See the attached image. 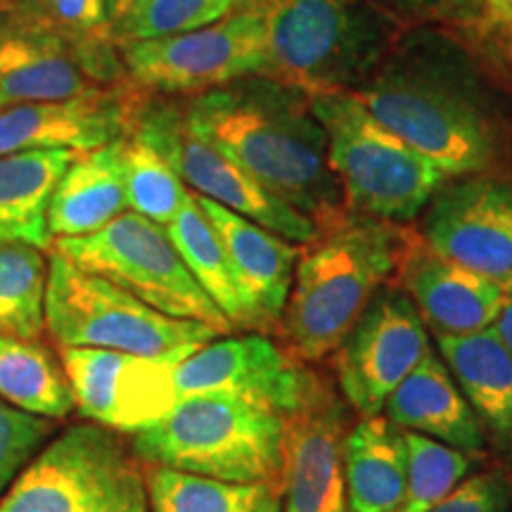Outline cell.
Instances as JSON below:
<instances>
[{"mask_svg": "<svg viewBox=\"0 0 512 512\" xmlns=\"http://www.w3.org/2000/svg\"><path fill=\"white\" fill-rule=\"evenodd\" d=\"M178 105L202 138L278 200L309 216L320 233L349 214L311 95L266 76H249Z\"/></svg>", "mask_w": 512, "mask_h": 512, "instance_id": "cell-1", "label": "cell"}, {"mask_svg": "<svg viewBox=\"0 0 512 512\" xmlns=\"http://www.w3.org/2000/svg\"><path fill=\"white\" fill-rule=\"evenodd\" d=\"M105 3H107V22H110V31H114L133 10L138 8L140 0H105Z\"/></svg>", "mask_w": 512, "mask_h": 512, "instance_id": "cell-37", "label": "cell"}, {"mask_svg": "<svg viewBox=\"0 0 512 512\" xmlns=\"http://www.w3.org/2000/svg\"><path fill=\"white\" fill-rule=\"evenodd\" d=\"M411 240L394 223L349 214L299 252L280 332L299 361H320L354 330L380 287L399 273Z\"/></svg>", "mask_w": 512, "mask_h": 512, "instance_id": "cell-3", "label": "cell"}, {"mask_svg": "<svg viewBox=\"0 0 512 512\" xmlns=\"http://www.w3.org/2000/svg\"><path fill=\"white\" fill-rule=\"evenodd\" d=\"M140 88L131 81L67 100L0 110V157L29 150L88 152L124 138Z\"/></svg>", "mask_w": 512, "mask_h": 512, "instance_id": "cell-18", "label": "cell"}, {"mask_svg": "<svg viewBox=\"0 0 512 512\" xmlns=\"http://www.w3.org/2000/svg\"><path fill=\"white\" fill-rule=\"evenodd\" d=\"M74 150H29L0 157V245L53 249L48 207Z\"/></svg>", "mask_w": 512, "mask_h": 512, "instance_id": "cell-24", "label": "cell"}, {"mask_svg": "<svg viewBox=\"0 0 512 512\" xmlns=\"http://www.w3.org/2000/svg\"><path fill=\"white\" fill-rule=\"evenodd\" d=\"M344 477L351 512H394L408 489L406 432L382 415L363 418L347 434Z\"/></svg>", "mask_w": 512, "mask_h": 512, "instance_id": "cell-25", "label": "cell"}, {"mask_svg": "<svg viewBox=\"0 0 512 512\" xmlns=\"http://www.w3.org/2000/svg\"><path fill=\"white\" fill-rule=\"evenodd\" d=\"M387 418L403 432L439 441L465 456L486 448V432L477 413L460 392L451 370L430 349L422 363L387 399Z\"/></svg>", "mask_w": 512, "mask_h": 512, "instance_id": "cell-21", "label": "cell"}, {"mask_svg": "<svg viewBox=\"0 0 512 512\" xmlns=\"http://www.w3.org/2000/svg\"><path fill=\"white\" fill-rule=\"evenodd\" d=\"M117 48L128 81L162 98H195L266 69L264 29L247 3L209 27L117 41Z\"/></svg>", "mask_w": 512, "mask_h": 512, "instance_id": "cell-11", "label": "cell"}, {"mask_svg": "<svg viewBox=\"0 0 512 512\" xmlns=\"http://www.w3.org/2000/svg\"><path fill=\"white\" fill-rule=\"evenodd\" d=\"M195 200L226 245L247 309L249 328H280L287 299H290L299 247L207 197L195 195Z\"/></svg>", "mask_w": 512, "mask_h": 512, "instance_id": "cell-19", "label": "cell"}, {"mask_svg": "<svg viewBox=\"0 0 512 512\" xmlns=\"http://www.w3.org/2000/svg\"><path fill=\"white\" fill-rule=\"evenodd\" d=\"M48 259L31 245H0V335L41 339L46 332Z\"/></svg>", "mask_w": 512, "mask_h": 512, "instance_id": "cell-30", "label": "cell"}, {"mask_svg": "<svg viewBox=\"0 0 512 512\" xmlns=\"http://www.w3.org/2000/svg\"><path fill=\"white\" fill-rule=\"evenodd\" d=\"M166 230H169V238L174 240L192 278L202 285L211 302L219 306L223 316L230 320V325L235 330L249 328L247 309L242 302L233 266H230L226 245H223L219 230L204 214L192 192L181 214L166 226Z\"/></svg>", "mask_w": 512, "mask_h": 512, "instance_id": "cell-27", "label": "cell"}, {"mask_svg": "<svg viewBox=\"0 0 512 512\" xmlns=\"http://www.w3.org/2000/svg\"><path fill=\"white\" fill-rule=\"evenodd\" d=\"M0 396L41 418H64L76 408L62 361L41 339L0 335Z\"/></svg>", "mask_w": 512, "mask_h": 512, "instance_id": "cell-26", "label": "cell"}, {"mask_svg": "<svg viewBox=\"0 0 512 512\" xmlns=\"http://www.w3.org/2000/svg\"><path fill=\"white\" fill-rule=\"evenodd\" d=\"M10 3L67 36L112 34L105 0H10Z\"/></svg>", "mask_w": 512, "mask_h": 512, "instance_id": "cell-34", "label": "cell"}, {"mask_svg": "<svg viewBox=\"0 0 512 512\" xmlns=\"http://www.w3.org/2000/svg\"><path fill=\"white\" fill-rule=\"evenodd\" d=\"M128 83L112 34L67 36L0 0V110Z\"/></svg>", "mask_w": 512, "mask_h": 512, "instance_id": "cell-10", "label": "cell"}, {"mask_svg": "<svg viewBox=\"0 0 512 512\" xmlns=\"http://www.w3.org/2000/svg\"><path fill=\"white\" fill-rule=\"evenodd\" d=\"M128 128H138L155 140L195 195L259 223L294 245H311L320 238V230L309 216L278 200L238 162L202 138L185 121L178 100L140 91Z\"/></svg>", "mask_w": 512, "mask_h": 512, "instance_id": "cell-12", "label": "cell"}, {"mask_svg": "<svg viewBox=\"0 0 512 512\" xmlns=\"http://www.w3.org/2000/svg\"><path fill=\"white\" fill-rule=\"evenodd\" d=\"M467 29L479 53L512 81V0H472Z\"/></svg>", "mask_w": 512, "mask_h": 512, "instance_id": "cell-35", "label": "cell"}, {"mask_svg": "<svg viewBox=\"0 0 512 512\" xmlns=\"http://www.w3.org/2000/svg\"><path fill=\"white\" fill-rule=\"evenodd\" d=\"M131 437V451L152 467L264 482L283 494L285 415L259 403L226 394L188 396Z\"/></svg>", "mask_w": 512, "mask_h": 512, "instance_id": "cell-5", "label": "cell"}, {"mask_svg": "<svg viewBox=\"0 0 512 512\" xmlns=\"http://www.w3.org/2000/svg\"><path fill=\"white\" fill-rule=\"evenodd\" d=\"M444 363L477 413L484 432L512 453V354L496 328L437 337Z\"/></svg>", "mask_w": 512, "mask_h": 512, "instance_id": "cell-23", "label": "cell"}, {"mask_svg": "<svg viewBox=\"0 0 512 512\" xmlns=\"http://www.w3.org/2000/svg\"><path fill=\"white\" fill-rule=\"evenodd\" d=\"M351 93L448 178L482 174L505 150L501 119L475 74L437 38L408 41Z\"/></svg>", "mask_w": 512, "mask_h": 512, "instance_id": "cell-2", "label": "cell"}, {"mask_svg": "<svg viewBox=\"0 0 512 512\" xmlns=\"http://www.w3.org/2000/svg\"><path fill=\"white\" fill-rule=\"evenodd\" d=\"M328 136V162L351 214L389 223L411 221L448 176L406 140L382 126L351 91L311 95Z\"/></svg>", "mask_w": 512, "mask_h": 512, "instance_id": "cell-6", "label": "cell"}, {"mask_svg": "<svg viewBox=\"0 0 512 512\" xmlns=\"http://www.w3.org/2000/svg\"><path fill=\"white\" fill-rule=\"evenodd\" d=\"M0 512H150L147 477L117 432L83 422L19 472Z\"/></svg>", "mask_w": 512, "mask_h": 512, "instance_id": "cell-8", "label": "cell"}, {"mask_svg": "<svg viewBox=\"0 0 512 512\" xmlns=\"http://www.w3.org/2000/svg\"><path fill=\"white\" fill-rule=\"evenodd\" d=\"M46 330L60 347L112 349L143 358L190 356L221 337L197 320L155 311L53 249L48 256Z\"/></svg>", "mask_w": 512, "mask_h": 512, "instance_id": "cell-7", "label": "cell"}, {"mask_svg": "<svg viewBox=\"0 0 512 512\" xmlns=\"http://www.w3.org/2000/svg\"><path fill=\"white\" fill-rule=\"evenodd\" d=\"M494 328L498 330V335H501L505 347H508L512 354V294L505 299V306H503L501 316H498V320L494 323Z\"/></svg>", "mask_w": 512, "mask_h": 512, "instance_id": "cell-38", "label": "cell"}, {"mask_svg": "<svg viewBox=\"0 0 512 512\" xmlns=\"http://www.w3.org/2000/svg\"><path fill=\"white\" fill-rule=\"evenodd\" d=\"M347 434L342 403L320 382L297 411L285 415V512H347Z\"/></svg>", "mask_w": 512, "mask_h": 512, "instance_id": "cell-17", "label": "cell"}, {"mask_svg": "<svg viewBox=\"0 0 512 512\" xmlns=\"http://www.w3.org/2000/svg\"><path fill=\"white\" fill-rule=\"evenodd\" d=\"M150 512H278L280 489L264 482H226L174 467L147 475Z\"/></svg>", "mask_w": 512, "mask_h": 512, "instance_id": "cell-28", "label": "cell"}, {"mask_svg": "<svg viewBox=\"0 0 512 512\" xmlns=\"http://www.w3.org/2000/svg\"><path fill=\"white\" fill-rule=\"evenodd\" d=\"M408 489L394 512H427L463 482L470 460L456 448L406 432Z\"/></svg>", "mask_w": 512, "mask_h": 512, "instance_id": "cell-31", "label": "cell"}, {"mask_svg": "<svg viewBox=\"0 0 512 512\" xmlns=\"http://www.w3.org/2000/svg\"><path fill=\"white\" fill-rule=\"evenodd\" d=\"M392 3L399 5V8H403V10L415 12V10H427V8H432V5L437 3V0H392Z\"/></svg>", "mask_w": 512, "mask_h": 512, "instance_id": "cell-39", "label": "cell"}, {"mask_svg": "<svg viewBox=\"0 0 512 512\" xmlns=\"http://www.w3.org/2000/svg\"><path fill=\"white\" fill-rule=\"evenodd\" d=\"M425 247L512 294V183L470 176L441 188L425 219Z\"/></svg>", "mask_w": 512, "mask_h": 512, "instance_id": "cell-15", "label": "cell"}, {"mask_svg": "<svg viewBox=\"0 0 512 512\" xmlns=\"http://www.w3.org/2000/svg\"><path fill=\"white\" fill-rule=\"evenodd\" d=\"M297 361L290 351L256 332L216 337L174 368V401L197 394H226L287 415L297 411L318 384Z\"/></svg>", "mask_w": 512, "mask_h": 512, "instance_id": "cell-14", "label": "cell"}, {"mask_svg": "<svg viewBox=\"0 0 512 512\" xmlns=\"http://www.w3.org/2000/svg\"><path fill=\"white\" fill-rule=\"evenodd\" d=\"M245 0H140L138 8L112 31L114 41L174 36L221 22Z\"/></svg>", "mask_w": 512, "mask_h": 512, "instance_id": "cell-32", "label": "cell"}, {"mask_svg": "<svg viewBox=\"0 0 512 512\" xmlns=\"http://www.w3.org/2000/svg\"><path fill=\"white\" fill-rule=\"evenodd\" d=\"M245 3L264 29V76L306 95L354 91L392 50L394 24L356 0Z\"/></svg>", "mask_w": 512, "mask_h": 512, "instance_id": "cell-4", "label": "cell"}, {"mask_svg": "<svg viewBox=\"0 0 512 512\" xmlns=\"http://www.w3.org/2000/svg\"><path fill=\"white\" fill-rule=\"evenodd\" d=\"M53 252L95 275L112 280L140 302L166 316L197 320L221 335L235 328L192 278L169 230L136 211H124L98 233L62 238Z\"/></svg>", "mask_w": 512, "mask_h": 512, "instance_id": "cell-9", "label": "cell"}, {"mask_svg": "<svg viewBox=\"0 0 512 512\" xmlns=\"http://www.w3.org/2000/svg\"><path fill=\"white\" fill-rule=\"evenodd\" d=\"M121 157L128 209L166 228L190 200V190L185 188L176 166L162 147L138 128H126Z\"/></svg>", "mask_w": 512, "mask_h": 512, "instance_id": "cell-29", "label": "cell"}, {"mask_svg": "<svg viewBox=\"0 0 512 512\" xmlns=\"http://www.w3.org/2000/svg\"><path fill=\"white\" fill-rule=\"evenodd\" d=\"M430 351L425 320L403 292H377L354 330L337 349V375L344 399L358 415L373 418L394 389Z\"/></svg>", "mask_w": 512, "mask_h": 512, "instance_id": "cell-13", "label": "cell"}, {"mask_svg": "<svg viewBox=\"0 0 512 512\" xmlns=\"http://www.w3.org/2000/svg\"><path fill=\"white\" fill-rule=\"evenodd\" d=\"M128 209L121 138L95 150L79 152L57 183L48 207L53 240L86 238Z\"/></svg>", "mask_w": 512, "mask_h": 512, "instance_id": "cell-22", "label": "cell"}, {"mask_svg": "<svg viewBox=\"0 0 512 512\" xmlns=\"http://www.w3.org/2000/svg\"><path fill=\"white\" fill-rule=\"evenodd\" d=\"M188 356L143 358L112 349L60 347L76 411L95 425L133 434L174 406L171 373Z\"/></svg>", "mask_w": 512, "mask_h": 512, "instance_id": "cell-16", "label": "cell"}, {"mask_svg": "<svg viewBox=\"0 0 512 512\" xmlns=\"http://www.w3.org/2000/svg\"><path fill=\"white\" fill-rule=\"evenodd\" d=\"M53 432V420L22 411L0 396V496Z\"/></svg>", "mask_w": 512, "mask_h": 512, "instance_id": "cell-33", "label": "cell"}, {"mask_svg": "<svg viewBox=\"0 0 512 512\" xmlns=\"http://www.w3.org/2000/svg\"><path fill=\"white\" fill-rule=\"evenodd\" d=\"M510 498V484L501 475L484 472L460 482L444 501L427 512H508Z\"/></svg>", "mask_w": 512, "mask_h": 512, "instance_id": "cell-36", "label": "cell"}, {"mask_svg": "<svg viewBox=\"0 0 512 512\" xmlns=\"http://www.w3.org/2000/svg\"><path fill=\"white\" fill-rule=\"evenodd\" d=\"M403 290L437 337L475 335L494 328L505 294L482 275L441 259L425 242H411L399 266Z\"/></svg>", "mask_w": 512, "mask_h": 512, "instance_id": "cell-20", "label": "cell"}]
</instances>
